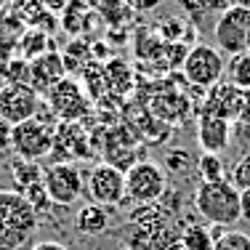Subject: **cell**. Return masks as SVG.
Wrapping results in <instances>:
<instances>
[{"instance_id": "1", "label": "cell", "mask_w": 250, "mask_h": 250, "mask_svg": "<svg viewBox=\"0 0 250 250\" xmlns=\"http://www.w3.org/2000/svg\"><path fill=\"white\" fill-rule=\"evenodd\" d=\"M38 229V210L16 189H0V250H19Z\"/></svg>"}, {"instance_id": "2", "label": "cell", "mask_w": 250, "mask_h": 250, "mask_svg": "<svg viewBox=\"0 0 250 250\" xmlns=\"http://www.w3.org/2000/svg\"><path fill=\"white\" fill-rule=\"evenodd\" d=\"M194 210L213 226H231L242 218L240 192L231 187L229 178L213 184H200L194 189Z\"/></svg>"}, {"instance_id": "3", "label": "cell", "mask_w": 250, "mask_h": 250, "mask_svg": "<svg viewBox=\"0 0 250 250\" xmlns=\"http://www.w3.org/2000/svg\"><path fill=\"white\" fill-rule=\"evenodd\" d=\"M181 69H184V77H187L194 88H200V91L208 93L213 85H218V83L224 80L226 59L216 45L197 43L187 51V59H184Z\"/></svg>"}, {"instance_id": "4", "label": "cell", "mask_w": 250, "mask_h": 250, "mask_svg": "<svg viewBox=\"0 0 250 250\" xmlns=\"http://www.w3.org/2000/svg\"><path fill=\"white\" fill-rule=\"evenodd\" d=\"M216 48L229 56L250 51V8L234 3L229 11H224L213 24Z\"/></svg>"}, {"instance_id": "5", "label": "cell", "mask_w": 250, "mask_h": 250, "mask_svg": "<svg viewBox=\"0 0 250 250\" xmlns=\"http://www.w3.org/2000/svg\"><path fill=\"white\" fill-rule=\"evenodd\" d=\"M168 189V176L152 160H139L133 168L125 170V194L136 205H152L165 194Z\"/></svg>"}, {"instance_id": "6", "label": "cell", "mask_w": 250, "mask_h": 250, "mask_svg": "<svg viewBox=\"0 0 250 250\" xmlns=\"http://www.w3.org/2000/svg\"><path fill=\"white\" fill-rule=\"evenodd\" d=\"M43 189L53 205H72L85 194V178L75 163H53L43 170Z\"/></svg>"}, {"instance_id": "7", "label": "cell", "mask_w": 250, "mask_h": 250, "mask_svg": "<svg viewBox=\"0 0 250 250\" xmlns=\"http://www.w3.org/2000/svg\"><path fill=\"white\" fill-rule=\"evenodd\" d=\"M85 197L101 208L120 205L123 200H128V194H125V173L109 163L93 165L91 173L85 176Z\"/></svg>"}, {"instance_id": "8", "label": "cell", "mask_w": 250, "mask_h": 250, "mask_svg": "<svg viewBox=\"0 0 250 250\" xmlns=\"http://www.w3.org/2000/svg\"><path fill=\"white\" fill-rule=\"evenodd\" d=\"M45 101H48V109L59 123H77L91 109V96L72 77H64L56 88H51L45 93Z\"/></svg>"}, {"instance_id": "9", "label": "cell", "mask_w": 250, "mask_h": 250, "mask_svg": "<svg viewBox=\"0 0 250 250\" xmlns=\"http://www.w3.org/2000/svg\"><path fill=\"white\" fill-rule=\"evenodd\" d=\"M53 130L51 125L40 123L38 117L21 123V125H14L11 130V149L16 152L19 160H27V163H35V160L51 154L53 149Z\"/></svg>"}, {"instance_id": "10", "label": "cell", "mask_w": 250, "mask_h": 250, "mask_svg": "<svg viewBox=\"0 0 250 250\" xmlns=\"http://www.w3.org/2000/svg\"><path fill=\"white\" fill-rule=\"evenodd\" d=\"M40 109V93L32 85H3L0 88V120L21 125L32 120Z\"/></svg>"}, {"instance_id": "11", "label": "cell", "mask_w": 250, "mask_h": 250, "mask_svg": "<svg viewBox=\"0 0 250 250\" xmlns=\"http://www.w3.org/2000/svg\"><path fill=\"white\" fill-rule=\"evenodd\" d=\"M240 109H242V91L231 83H218L210 91L205 93V101H202V115L210 117H221V120H240Z\"/></svg>"}, {"instance_id": "12", "label": "cell", "mask_w": 250, "mask_h": 250, "mask_svg": "<svg viewBox=\"0 0 250 250\" xmlns=\"http://www.w3.org/2000/svg\"><path fill=\"white\" fill-rule=\"evenodd\" d=\"M64 77H67V67H64V56L59 51H48L40 59L29 62V85L38 93H48Z\"/></svg>"}, {"instance_id": "13", "label": "cell", "mask_w": 250, "mask_h": 250, "mask_svg": "<svg viewBox=\"0 0 250 250\" xmlns=\"http://www.w3.org/2000/svg\"><path fill=\"white\" fill-rule=\"evenodd\" d=\"M197 144L205 154H221L231 144V123L221 117L200 115L197 120Z\"/></svg>"}, {"instance_id": "14", "label": "cell", "mask_w": 250, "mask_h": 250, "mask_svg": "<svg viewBox=\"0 0 250 250\" xmlns=\"http://www.w3.org/2000/svg\"><path fill=\"white\" fill-rule=\"evenodd\" d=\"M69 154L75 160L91 157V144L85 139V130L77 123H59L53 130V149L51 154Z\"/></svg>"}, {"instance_id": "15", "label": "cell", "mask_w": 250, "mask_h": 250, "mask_svg": "<svg viewBox=\"0 0 250 250\" xmlns=\"http://www.w3.org/2000/svg\"><path fill=\"white\" fill-rule=\"evenodd\" d=\"M75 229L80 231L83 237H99L109 229V210L106 208L96 205V202H88L77 210L75 216Z\"/></svg>"}, {"instance_id": "16", "label": "cell", "mask_w": 250, "mask_h": 250, "mask_svg": "<svg viewBox=\"0 0 250 250\" xmlns=\"http://www.w3.org/2000/svg\"><path fill=\"white\" fill-rule=\"evenodd\" d=\"M48 51H53L51 48V38H48V32H43V29L29 27L27 32L19 38V53H21L24 62H35V59H40L43 53H48Z\"/></svg>"}, {"instance_id": "17", "label": "cell", "mask_w": 250, "mask_h": 250, "mask_svg": "<svg viewBox=\"0 0 250 250\" xmlns=\"http://www.w3.org/2000/svg\"><path fill=\"white\" fill-rule=\"evenodd\" d=\"M226 83L237 85L240 91H250V51L229 56V62H226Z\"/></svg>"}, {"instance_id": "18", "label": "cell", "mask_w": 250, "mask_h": 250, "mask_svg": "<svg viewBox=\"0 0 250 250\" xmlns=\"http://www.w3.org/2000/svg\"><path fill=\"white\" fill-rule=\"evenodd\" d=\"M197 176H200V184L224 181V178H226L224 157H221V154H205V152H202L197 157Z\"/></svg>"}, {"instance_id": "19", "label": "cell", "mask_w": 250, "mask_h": 250, "mask_svg": "<svg viewBox=\"0 0 250 250\" xmlns=\"http://www.w3.org/2000/svg\"><path fill=\"white\" fill-rule=\"evenodd\" d=\"M213 245H216L213 231L208 229V226H202V224L189 226V229L181 234V248H187V250H213Z\"/></svg>"}, {"instance_id": "20", "label": "cell", "mask_w": 250, "mask_h": 250, "mask_svg": "<svg viewBox=\"0 0 250 250\" xmlns=\"http://www.w3.org/2000/svg\"><path fill=\"white\" fill-rule=\"evenodd\" d=\"M213 250H250V234L240 229H226L216 240Z\"/></svg>"}, {"instance_id": "21", "label": "cell", "mask_w": 250, "mask_h": 250, "mask_svg": "<svg viewBox=\"0 0 250 250\" xmlns=\"http://www.w3.org/2000/svg\"><path fill=\"white\" fill-rule=\"evenodd\" d=\"M229 181H231V187H234L237 192H250V154H242V157L234 163Z\"/></svg>"}, {"instance_id": "22", "label": "cell", "mask_w": 250, "mask_h": 250, "mask_svg": "<svg viewBox=\"0 0 250 250\" xmlns=\"http://www.w3.org/2000/svg\"><path fill=\"white\" fill-rule=\"evenodd\" d=\"M187 165H189V154L184 149H173V152H168V157H165V168H168L170 173H178V170L187 168Z\"/></svg>"}, {"instance_id": "23", "label": "cell", "mask_w": 250, "mask_h": 250, "mask_svg": "<svg viewBox=\"0 0 250 250\" xmlns=\"http://www.w3.org/2000/svg\"><path fill=\"white\" fill-rule=\"evenodd\" d=\"M200 11H208V14H218L221 16L224 11H229L234 5V0H194Z\"/></svg>"}, {"instance_id": "24", "label": "cell", "mask_w": 250, "mask_h": 250, "mask_svg": "<svg viewBox=\"0 0 250 250\" xmlns=\"http://www.w3.org/2000/svg\"><path fill=\"white\" fill-rule=\"evenodd\" d=\"M48 14H62V11L69 8V0H38Z\"/></svg>"}, {"instance_id": "25", "label": "cell", "mask_w": 250, "mask_h": 250, "mask_svg": "<svg viewBox=\"0 0 250 250\" xmlns=\"http://www.w3.org/2000/svg\"><path fill=\"white\" fill-rule=\"evenodd\" d=\"M125 3H128L133 11H141V14H144V11H154L163 0H125Z\"/></svg>"}, {"instance_id": "26", "label": "cell", "mask_w": 250, "mask_h": 250, "mask_svg": "<svg viewBox=\"0 0 250 250\" xmlns=\"http://www.w3.org/2000/svg\"><path fill=\"white\" fill-rule=\"evenodd\" d=\"M11 130H14V125H8L5 120H0V152L11 149Z\"/></svg>"}, {"instance_id": "27", "label": "cell", "mask_w": 250, "mask_h": 250, "mask_svg": "<svg viewBox=\"0 0 250 250\" xmlns=\"http://www.w3.org/2000/svg\"><path fill=\"white\" fill-rule=\"evenodd\" d=\"M237 123L250 128V91H242V109H240V120Z\"/></svg>"}, {"instance_id": "28", "label": "cell", "mask_w": 250, "mask_h": 250, "mask_svg": "<svg viewBox=\"0 0 250 250\" xmlns=\"http://www.w3.org/2000/svg\"><path fill=\"white\" fill-rule=\"evenodd\" d=\"M29 250H69V248L62 245V242H56V240H43V242H35Z\"/></svg>"}, {"instance_id": "29", "label": "cell", "mask_w": 250, "mask_h": 250, "mask_svg": "<svg viewBox=\"0 0 250 250\" xmlns=\"http://www.w3.org/2000/svg\"><path fill=\"white\" fill-rule=\"evenodd\" d=\"M240 208H242V218H250V192H240Z\"/></svg>"}]
</instances>
